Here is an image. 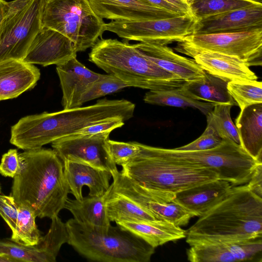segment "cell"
<instances>
[{
	"label": "cell",
	"mask_w": 262,
	"mask_h": 262,
	"mask_svg": "<svg viewBox=\"0 0 262 262\" xmlns=\"http://www.w3.org/2000/svg\"><path fill=\"white\" fill-rule=\"evenodd\" d=\"M135 108L127 100L104 99L84 107L27 116L11 127L10 142L25 150L39 149L90 125L115 118L127 121Z\"/></svg>",
	"instance_id": "obj_1"
},
{
	"label": "cell",
	"mask_w": 262,
	"mask_h": 262,
	"mask_svg": "<svg viewBox=\"0 0 262 262\" xmlns=\"http://www.w3.org/2000/svg\"><path fill=\"white\" fill-rule=\"evenodd\" d=\"M18 156L19 167L10 193L16 204L41 219L58 215L70 193L62 161L54 149L42 148Z\"/></svg>",
	"instance_id": "obj_2"
},
{
	"label": "cell",
	"mask_w": 262,
	"mask_h": 262,
	"mask_svg": "<svg viewBox=\"0 0 262 262\" xmlns=\"http://www.w3.org/2000/svg\"><path fill=\"white\" fill-rule=\"evenodd\" d=\"M262 237V198L247 184L233 186L225 197L189 229L186 242L199 244Z\"/></svg>",
	"instance_id": "obj_3"
},
{
	"label": "cell",
	"mask_w": 262,
	"mask_h": 262,
	"mask_svg": "<svg viewBox=\"0 0 262 262\" xmlns=\"http://www.w3.org/2000/svg\"><path fill=\"white\" fill-rule=\"evenodd\" d=\"M89 60L128 86L153 91L182 86L185 81L163 70L135 46L117 39H99L91 48Z\"/></svg>",
	"instance_id": "obj_4"
},
{
	"label": "cell",
	"mask_w": 262,
	"mask_h": 262,
	"mask_svg": "<svg viewBox=\"0 0 262 262\" xmlns=\"http://www.w3.org/2000/svg\"><path fill=\"white\" fill-rule=\"evenodd\" d=\"M138 152L121 165V173L155 191L176 194L195 185L219 179L204 166L166 156L155 147L138 142Z\"/></svg>",
	"instance_id": "obj_5"
},
{
	"label": "cell",
	"mask_w": 262,
	"mask_h": 262,
	"mask_svg": "<svg viewBox=\"0 0 262 262\" xmlns=\"http://www.w3.org/2000/svg\"><path fill=\"white\" fill-rule=\"evenodd\" d=\"M68 244L85 258L101 262H148L155 248L119 226L100 231L78 223L74 218L66 223Z\"/></svg>",
	"instance_id": "obj_6"
},
{
	"label": "cell",
	"mask_w": 262,
	"mask_h": 262,
	"mask_svg": "<svg viewBox=\"0 0 262 262\" xmlns=\"http://www.w3.org/2000/svg\"><path fill=\"white\" fill-rule=\"evenodd\" d=\"M41 22L70 39L77 52L92 48L105 31L88 0H46Z\"/></svg>",
	"instance_id": "obj_7"
},
{
	"label": "cell",
	"mask_w": 262,
	"mask_h": 262,
	"mask_svg": "<svg viewBox=\"0 0 262 262\" xmlns=\"http://www.w3.org/2000/svg\"><path fill=\"white\" fill-rule=\"evenodd\" d=\"M155 149L164 156L211 169L217 174L219 180L228 181L233 186L246 184L256 166L262 163L240 145L225 139L218 146L205 150L184 151L156 147Z\"/></svg>",
	"instance_id": "obj_8"
},
{
	"label": "cell",
	"mask_w": 262,
	"mask_h": 262,
	"mask_svg": "<svg viewBox=\"0 0 262 262\" xmlns=\"http://www.w3.org/2000/svg\"><path fill=\"white\" fill-rule=\"evenodd\" d=\"M46 0H14L0 25V62L22 60L42 28Z\"/></svg>",
	"instance_id": "obj_9"
},
{
	"label": "cell",
	"mask_w": 262,
	"mask_h": 262,
	"mask_svg": "<svg viewBox=\"0 0 262 262\" xmlns=\"http://www.w3.org/2000/svg\"><path fill=\"white\" fill-rule=\"evenodd\" d=\"M112 178L110 187L113 192L136 203L158 220L180 227L194 216L175 200L176 194L148 189L118 170L112 174Z\"/></svg>",
	"instance_id": "obj_10"
},
{
	"label": "cell",
	"mask_w": 262,
	"mask_h": 262,
	"mask_svg": "<svg viewBox=\"0 0 262 262\" xmlns=\"http://www.w3.org/2000/svg\"><path fill=\"white\" fill-rule=\"evenodd\" d=\"M197 22L190 14L148 20H112L105 23V31L128 40L157 41L167 45L193 34Z\"/></svg>",
	"instance_id": "obj_11"
},
{
	"label": "cell",
	"mask_w": 262,
	"mask_h": 262,
	"mask_svg": "<svg viewBox=\"0 0 262 262\" xmlns=\"http://www.w3.org/2000/svg\"><path fill=\"white\" fill-rule=\"evenodd\" d=\"M179 42L198 49L236 57L248 67L262 64V28L193 34Z\"/></svg>",
	"instance_id": "obj_12"
},
{
	"label": "cell",
	"mask_w": 262,
	"mask_h": 262,
	"mask_svg": "<svg viewBox=\"0 0 262 262\" xmlns=\"http://www.w3.org/2000/svg\"><path fill=\"white\" fill-rule=\"evenodd\" d=\"M110 133L74 134L53 142L52 147L63 162L82 163L107 170L112 175L118 170L107 148Z\"/></svg>",
	"instance_id": "obj_13"
},
{
	"label": "cell",
	"mask_w": 262,
	"mask_h": 262,
	"mask_svg": "<svg viewBox=\"0 0 262 262\" xmlns=\"http://www.w3.org/2000/svg\"><path fill=\"white\" fill-rule=\"evenodd\" d=\"M50 227L38 244L27 246L10 238L0 239V252L26 262H55L62 245L68 243L69 234L66 223L58 215L51 219Z\"/></svg>",
	"instance_id": "obj_14"
},
{
	"label": "cell",
	"mask_w": 262,
	"mask_h": 262,
	"mask_svg": "<svg viewBox=\"0 0 262 262\" xmlns=\"http://www.w3.org/2000/svg\"><path fill=\"white\" fill-rule=\"evenodd\" d=\"M77 53L73 42L67 37L53 29L42 27L22 61L43 67L58 66L76 57Z\"/></svg>",
	"instance_id": "obj_15"
},
{
	"label": "cell",
	"mask_w": 262,
	"mask_h": 262,
	"mask_svg": "<svg viewBox=\"0 0 262 262\" xmlns=\"http://www.w3.org/2000/svg\"><path fill=\"white\" fill-rule=\"evenodd\" d=\"M176 49L188 55L204 71L228 81L257 79L245 62L239 59L215 52L198 49L178 42Z\"/></svg>",
	"instance_id": "obj_16"
},
{
	"label": "cell",
	"mask_w": 262,
	"mask_h": 262,
	"mask_svg": "<svg viewBox=\"0 0 262 262\" xmlns=\"http://www.w3.org/2000/svg\"><path fill=\"white\" fill-rule=\"evenodd\" d=\"M101 18L118 21L163 19L179 15L151 5L142 0H88Z\"/></svg>",
	"instance_id": "obj_17"
},
{
	"label": "cell",
	"mask_w": 262,
	"mask_h": 262,
	"mask_svg": "<svg viewBox=\"0 0 262 262\" xmlns=\"http://www.w3.org/2000/svg\"><path fill=\"white\" fill-rule=\"evenodd\" d=\"M135 45L160 68L185 81L202 77L204 74L205 71L193 59L177 54L165 43L146 41Z\"/></svg>",
	"instance_id": "obj_18"
},
{
	"label": "cell",
	"mask_w": 262,
	"mask_h": 262,
	"mask_svg": "<svg viewBox=\"0 0 262 262\" xmlns=\"http://www.w3.org/2000/svg\"><path fill=\"white\" fill-rule=\"evenodd\" d=\"M62 93L63 110L80 107L81 97L87 88L103 74L96 73L73 58L56 66Z\"/></svg>",
	"instance_id": "obj_19"
},
{
	"label": "cell",
	"mask_w": 262,
	"mask_h": 262,
	"mask_svg": "<svg viewBox=\"0 0 262 262\" xmlns=\"http://www.w3.org/2000/svg\"><path fill=\"white\" fill-rule=\"evenodd\" d=\"M262 28V3L211 16L197 22L194 34Z\"/></svg>",
	"instance_id": "obj_20"
},
{
	"label": "cell",
	"mask_w": 262,
	"mask_h": 262,
	"mask_svg": "<svg viewBox=\"0 0 262 262\" xmlns=\"http://www.w3.org/2000/svg\"><path fill=\"white\" fill-rule=\"evenodd\" d=\"M63 165L70 193L77 200L83 197L84 186L89 188V196H99L104 194L111 185L112 175L107 170L73 161L64 162Z\"/></svg>",
	"instance_id": "obj_21"
},
{
	"label": "cell",
	"mask_w": 262,
	"mask_h": 262,
	"mask_svg": "<svg viewBox=\"0 0 262 262\" xmlns=\"http://www.w3.org/2000/svg\"><path fill=\"white\" fill-rule=\"evenodd\" d=\"M232 186L228 181L217 179L179 192L174 199L194 216H200L222 200Z\"/></svg>",
	"instance_id": "obj_22"
},
{
	"label": "cell",
	"mask_w": 262,
	"mask_h": 262,
	"mask_svg": "<svg viewBox=\"0 0 262 262\" xmlns=\"http://www.w3.org/2000/svg\"><path fill=\"white\" fill-rule=\"evenodd\" d=\"M40 76L36 67L22 60L0 62V101L17 97L33 88Z\"/></svg>",
	"instance_id": "obj_23"
},
{
	"label": "cell",
	"mask_w": 262,
	"mask_h": 262,
	"mask_svg": "<svg viewBox=\"0 0 262 262\" xmlns=\"http://www.w3.org/2000/svg\"><path fill=\"white\" fill-rule=\"evenodd\" d=\"M235 125L240 145L253 158L262 162V103L241 110Z\"/></svg>",
	"instance_id": "obj_24"
},
{
	"label": "cell",
	"mask_w": 262,
	"mask_h": 262,
	"mask_svg": "<svg viewBox=\"0 0 262 262\" xmlns=\"http://www.w3.org/2000/svg\"><path fill=\"white\" fill-rule=\"evenodd\" d=\"M116 223L140 237L155 248L186 236L185 230L165 221H121Z\"/></svg>",
	"instance_id": "obj_25"
},
{
	"label": "cell",
	"mask_w": 262,
	"mask_h": 262,
	"mask_svg": "<svg viewBox=\"0 0 262 262\" xmlns=\"http://www.w3.org/2000/svg\"><path fill=\"white\" fill-rule=\"evenodd\" d=\"M229 81L205 71L202 77L185 81L181 88L191 98L215 104L236 105L230 95Z\"/></svg>",
	"instance_id": "obj_26"
},
{
	"label": "cell",
	"mask_w": 262,
	"mask_h": 262,
	"mask_svg": "<svg viewBox=\"0 0 262 262\" xmlns=\"http://www.w3.org/2000/svg\"><path fill=\"white\" fill-rule=\"evenodd\" d=\"M105 194L99 196H88L81 200L68 199L64 208L78 223L94 229L107 231L111 225L105 204Z\"/></svg>",
	"instance_id": "obj_27"
},
{
	"label": "cell",
	"mask_w": 262,
	"mask_h": 262,
	"mask_svg": "<svg viewBox=\"0 0 262 262\" xmlns=\"http://www.w3.org/2000/svg\"><path fill=\"white\" fill-rule=\"evenodd\" d=\"M188 260L192 262H233L241 260L238 241L207 243L190 246Z\"/></svg>",
	"instance_id": "obj_28"
},
{
	"label": "cell",
	"mask_w": 262,
	"mask_h": 262,
	"mask_svg": "<svg viewBox=\"0 0 262 262\" xmlns=\"http://www.w3.org/2000/svg\"><path fill=\"white\" fill-rule=\"evenodd\" d=\"M104 204L111 222L158 220L152 214L136 203L113 192L110 187L105 193Z\"/></svg>",
	"instance_id": "obj_29"
},
{
	"label": "cell",
	"mask_w": 262,
	"mask_h": 262,
	"mask_svg": "<svg viewBox=\"0 0 262 262\" xmlns=\"http://www.w3.org/2000/svg\"><path fill=\"white\" fill-rule=\"evenodd\" d=\"M148 104L185 108L190 107L200 111L206 115L215 103L201 101L191 98L181 87L167 90H149L143 98Z\"/></svg>",
	"instance_id": "obj_30"
},
{
	"label": "cell",
	"mask_w": 262,
	"mask_h": 262,
	"mask_svg": "<svg viewBox=\"0 0 262 262\" xmlns=\"http://www.w3.org/2000/svg\"><path fill=\"white\" fill-rule=\"evenodd\" d=\"M191 12L198 21L208 17L258 4L255 0H188Z\"/></svg>",
	"instance_id": "obj_31"
},
{
	"label": "cell",
	"mask_w": 262,
	"mask_h": 262,
	"mask_svg": "<svg viewBox=\"0 0 262 262\" xmlns=\"http://www.w3.org/2000/svg\"><path fill=\"white\" fill-rule=\"evenodd\" d=\"M34 212L27 207L18 206L15 229L10 239L17 243L33 246L38 244L41 235L35 223Z\"/></svg>",
	"instance_id": "obj_32"
},
{
	"label": "cell",
	"mask_w": 262,
	"mask_h": 262,
	"mask_svg": "<svg viewBox=\"0 0 262 262\" xmlns=\"http://www.w3.org/2000/svg\"><path fill=\"white\" fill-rule=\"evenodd\" d=\"M232 105L215 104L206 115L207 125L211 126L222 139L230 140L240 145L237 130L230 116Z\"/></svg>",
	"instance_id": "obj_33"
},
{
	"label": "cell",
	"mask_w": 262,
	"mask_h": 262,
	"mask_svg": "<svg viewBox=\"0 0 262 262\" xmlns=\"http://www.w3.org/2000/svg\"><path fill=\"white\" fill-rule=\"evenodd\" d=\"M228 91L241 110L249 105L262 103V83L257 80L231 81Z\"/></svg>",
	"instance_id": "obj_34"
},
{
	"label": "cell",
	"mask_w": 262,
	"mask_h": 262,
	"mask_svg": "<svg viewBox=\"0 0 262 262\" xmlns=\"http://www.w3.org/2000/svg\"><path fill=\"white\" fill-rule=\"evenodd\" d=\"M128 87L123 81L111 74L104 75L91 84L81 99V104L116 92Z\"/></svg>",
	"instance_id": "obj_35"
},
{
	"label": "cell",
	"mask_w": 262,
	"mask_h": 262,
	"mask_svg": "<svg viewBox=\"0 0 262 262\" xmlns=\"http://www.w3.org/2000/svg\"><path fill=\"white\" fill-rule=\"evenodd\" d=\"M107 146L113 162L121 166L134 157L139 150L136 142H123L108 139Z\"/></svg>",
	"instance_id": "obj_36"
},
{
	"label": "cell",
	"mask_w": 262,
	"mask_h": 262,
	"mask_svg": "<svg viewBox=\"0 0 262 262\" xmlns=\"http://www.w3.org/2000/svg\"><path fill=\"white\" fill-rule=\"evenodd\" d=\"M222 138L210 125L207 127L198 139L192 142L175 149L184 151H200L214 148L221 144Z\"/></svg>",
	"instance_id": "obj_37"
},
{
	"label": "cell",
	"mask_w": 262,
	"mask_h": 262,
	"mask_svg": "<svg viewBox=\"0 0 262 262\" xmlns=\"http://www.w3.org/2000/svg\"><path fill=\"white\" fill-rule=\"evenodd\" d=\"M18 206L13 197L0 193V215L9 226L12 231L16 227Z\"/></svg>",
	"instance_id": "obj_38"
},
{
	"label": "cell",
	"mask_w": 262,
	"mask_h": 262,
	"mask_svg": "<svg viewBox=\"0 0 262 262\" xmlns=\"http://www.w3.org/2000/svg\"><path fill=\"white\" fill-rule=\"evenodd\" d=\"M17 150L10 149L2 156L0 164V173L6 177L13 178L19 167Z\"/></svg>",
	"instance_id": "obj_39"
},
{
	"label": "cell",
	"mask_w": 262,
	"mask_h": 262,
	"mask_svg": "<svg viewBox=\"0 0 262 262\" xmlns=\"http://www.w3.org/2000/svg\"><path fill=\"white\" fill-rule=\"evenodd\" d=\"M124 121L121 119L115 118L87 126L79 131V134H93L112 130L122 126Z\"/></svg>",
	"instance_id": "obj_40"
},
{
	"label": "cell",
	"mask_w": 262,
	"mask_h": 262,
	"mask_svg": "<svg viewBox=\"0 0 262 262\" xmlns=\"http://www.w3.org/2000/svg\"><path fill=\"white\" fill-rule=\"evenodd\" d=\"M249 189L260 198L262 196V163H259L249 182L246 184Z\"/></svg>",
	"instance_id": "obj_41"
},
{
	"label": "cell",
	"mask_w": 262,
	"mask_h": 262,
	"mask_svg": "<svg viewBox=\"0 0 262 262\" xmlns=\"http://www.w3.org/2000/svg\"><path fill=\"white\" fill-rule=\"evenodd\" d=\"M151 5L158 7L166 11L179 15H185L179 8L165 0H142Z\"/></svg>",
	"instance_id": "obj_42"
},
{
	"label": "cell",
	"mask_w": 262,
	"mask_h": 262,
	"mask_svg": "<svg viewBox=\"0 0 262 262\" xmlns=\"http://www.w3.org/2000/svg\"><path fill=\"white\" fill-rule=\"evenodd\" d=\"M176 6L185 14H192L188 0H165Z\"/></svg>",
	"instance_id": "obj_43"
},
{
	"label": "cell",
	"mask_w": 262,
	"mask_h": 262,
	"mask_svg": "<svg viewBox=\"0 0 262 262\" xmlns=\"http://www.w3.org/2000/svg\"><path fill=\"white\" fill-rule=\"evenodd\" d=\"M11 6V1L0 0V25L8 14Z\"/></svg>",
	"instance_id": "obj_44"
},
{
	"label": "cell",
	"mask_w": 262,
	"mask_h": 262,
	"mask_svg": "<svg viewBox=\"0 0 262 262\" xmlns=\"http://www.w3.org/2000/svg\"><path fill=\"white\" fill-rule=\"evenodd\" d=\"M0 262H20L18 259L14 258L5 253L0 252Z\"/></svg>",
	"instance_id": "obj_45"
},
{
	"label": "cell",
	"mask_w": 262,
	"mask_h": 262,
	"mask_svg": "<svg viewBox=\"0 0 262 262\" xmlns=\"http://www.w3.org/2000/svg\"><path fill=\"white\" fill-rule=\"evenodd\" d=\"M256 1H258V2H261V0H255Z\"/></svg>",
	"instance_id": "obj_46"
},
{
	"label": "cell",
	"mask_w": 262,
	"mask_h": 262,
	"mask_svg": "<svg viewBox=\"0 0 262 262\" xmlns=\"http://www.w3.org/2000/svg\"><path fill=\"white\" fill-rule=\"evenodd\" d=\"M1 193V184H0V193Z\"/></svg>",
	"instance_id": "obj_47"
}]
</instances>
